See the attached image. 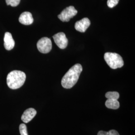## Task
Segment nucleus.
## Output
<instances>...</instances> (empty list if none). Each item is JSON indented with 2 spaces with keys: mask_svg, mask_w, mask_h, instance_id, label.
Instances as JSON below:
<instances>
[{
  "mask_svg": "<svg viewBox=\"0 0 135 135\" xmlns=\"http://www.w3.org/2000/svg\"><path fill=\"white\" fill-rule=\"evenodd\" d=\"M37 114V111L34 108H29L25 110L23 114L21 119L25 123H28L31 121Z\"/></svg>",
  "mask_w": 135,
  "mask_h": 135,
  "instance_id": "nucleus-8",
  "label": "nucleus"
},
{
  "mask_svg": "<svg viewBox=\"0 0 135 135\" xmlns=\"http://www.w3.org/2000/svg\"><path fill=\"white\" fill-rule=\"evenodd\" d=\"M77 10L74 6H69L63 10L61 14L58 15V17L63 22H67L77 14Z\"/></svg>",
  "mask_w": 135,
  "mask_h": 135,
  "instance_id": "nucleus-4",
  "label": "nucleus"
},
{
  "mask_svg": "<svg viewBox=\"0 0 135 135\" xmlns=\"http://www.w3.org/2000/svg\"><path fill=\"white\" fill-rule=\"evenodd\" d=\"M105 105L109 109L116 110L120 107V103L117 100L107 99L105 102Z\"/></svg>",
  "mask_w": 135,
  "mask_h": 135,
  "instance_id": "nucleus-11",
  "label": "nucleus"
},
{
  "mask_svg": "<svg viewBox=\"0 0 135 135\" xmlns=\"http://www.w3.org/2000/svg\"><path fill=\"white\" fill-rule=\"evenodd\" d=\"M104 59L108 65L113 69L122 68L124 64L121 56L115 53H106L104 55Z\"/></svg>",
  "mask_w": 135,
  "mask_h": 135,
  "instance_id": "nucleus-3",
  "label": "nucleus"
},
{
  "mask_svg": "<svg viewBox=\"0 0 135 135\" xmlns=\"http://www.w3.org/2000/svg\"><path fill=\"white\" fill-rule=\"evenodd\" d=\"M37 48L39 51L43 54L49 53L52 48V44L51 39L47 37H44L40 40L37 44Z\"/></svg>",
  "mask_w": 135,
  "mask_h": 135,
  "instance_id": "nucleus-5",
  "label": "nucleus"
},
{
  "mask_svg": "<svg viewBox=\"0 0 135 135\" xmlns=\"http://www.w3.org/2000/svg\"><path fill=\"white\" fill-rule=\"evenodd\" d=\"M119 2V0H108L107 5L109 8H112L118 5Z\"/></svg>",
  "mask_w": 135,
  "mask_h": 135,
  "instance_id": "nucleus-16",
  "label": "nucleus"
},
{
  "mask_svg": "<svg viewBox=\"0 0 135 135\" xmlns=\"http://www.w3.org/2000/svg\"><path fill=\"white\" fill-rule=\"evenodd\" d=\"M26 79V75L24 72L18 70L13 71L7 76V85L11 89H18L24 84Z\"/></svg>",
  "mask_w": 135,
  "mask_h": 135,
  "instance_id": "nucleus-2",
  "label": "nucleus"
},
{
  "mask_svg": "<svg viewBox=\"0 0 135 135\" xmlns=\"http://www.w3.org/2000/svg\"><path fill=\"white\" fill-rule=\"evenodd\" d=\"M83 71L81 64H77L71 68L61 81V84L65 89H71L78 82L80 74Z\"/></svg>",
  "mask_w": 135,
  "mask_h": 135,
  "instance_id": "nucleus-1",
  "label": "nucleus"
},
{
  "mask_svg": "<svg viewBox=\"0 0 135 135\" xmlns=\"http://www.w3.org/2000/svg\"><path fill=\"white\" fill-rule=\"evenodd\" d=\"M105 96L108 99H113L117 100L119 98V94L117 92H108L107 93Z\"/></svg>",
  "mask_w": 135,
  "mask_h": 135,
  "instance_id": "nucleus-12",
  "label": "nucleus"
},
{
  "mask_svg": "<svg viewBox=\"0 0 135 135\" xmlns=\"http://www.w3.org/2000/svg\"><path fill=\"white\" fill-rule=\"evenodd\" d=\"M19 21L22 24L30 25L33 23L34 19L30 12H25L20 15Z\"/></svg>",
  "mask_w": 135,
  "mask_h": 135,
  "instance_id": "nucleus-9",
  "label": "nucleus"
},
{
  "mask_svg": "<svg viewBox=\"0 0 135 135\" xmlns=\"http://www.w3.org/2000/svg\"><path fill=\"white\" fill-rule=\"evenodd\" d=\"M19 130L21 135H28L27 126L25 124H21L20 125Z\"/></svg>",
  "mask_w": 135,
  "mask_h": 135,
  "instance_id": "nucleus-14",
  "label": "nucleus"
},
{
  "mask_svg": "<svg viewBox=\"0 0 135 135\" xmlns=\"http://www.w3.org/2000/svg\"><path fill=\"white\" fill-rule=\"evenodd\" d=\"M21 0H6L7 5H11L12 7H16L19 5Z\"/></svg>",
  "mask_w": 135,
  "mask_h": 135,
  "instance_id": "nucleus-15",
  "label": "nucleus"
},
{
  "mask_svg": "<svg viewBox=\"0 0 135 135\" xmlns=\"http://www.w3.org/2000/svg\"><path fill=\"white\" fill-rule=\"evenodd\" d=\"M4 47L8 51H10L14 48L15 46V41L13 38L12 34L9 32L5 33L4 38Z\"/></svg>",
  "mask_w": 135,
  "mask_h": 135,
  "instance_id": "nucleus-10",
  "label": "nucleus"
},
{
  "mask_svg": "<svg viewBox=\"0 0 135 135\" xmlns=\"http://www.w3.org/2000/svg\"><path fill=\"white\" fill-rule=\"evenodd\" d=\"M53 39L56 44L59 48L65 49L68 44V40L66 35L63 32H60L53 36Z\"/></svg>",
  "mask_w": 135,
  "mask_h": 135,
  "instance_id": "nucleus-6",
  "label": "nucleus"
},
{
  "mask_svg": "<svg viewBox=\"0 0 135 135\" xmlns=\"http://www.w3.org/2000/svg\"><path fill=\"white\" fill-rule=\"evenodd\" d=\"M97 135H120L119 133L115 130H112L109 132L100 131L98 132Z\"/></svg>",
  "mask_w": 135,
  "mask_h": 135,
  "instance_id": "nucleus-13",
  "label": "nucleus"
},
{
  "mask_svg": "<svg viewBox=\"0 0 135 135\" xmlns=\"http://www.w3.org/2000/svg\"><path fill=\"white\" fill-rule=\"evenodd\" d=\"M91 25L90 20L88 18H84L81 20L77 21L75 25V28L79 32L84 33Z\"/></svg>",
  "mask_w": 135,
  "mask_h": 135,
  "instance_id": "nucleus-7",
  "label": "nucleus"
}]
</instances>
